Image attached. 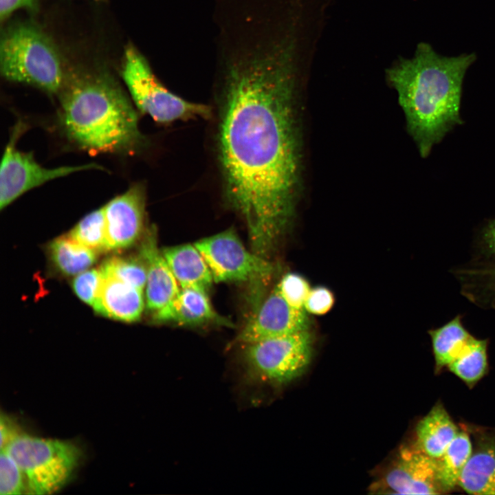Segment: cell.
I'll list each match as a JSON object with an SVG mask.
<instances>
[{"label": "cell", "instance_id": "16", "mask_svg": "<svg viewBox=\"0 0 495 495\" xmlns=\"http://www.w3.org/2000/svg\"><path fill=\"white\" fill-rule=\"evenodd\" d=\"M458 485L469 494L495 495V434L476 441Z\"/></svg>", "mask_w": 495, "mask_h": 495}, {"label": "cell", "instance_id": "23", "mask_svg": "<svg viewBox=\"0 0 495 495\" xmlns=\"http://www.w3.org/2000/svg\"><path fill=\"white\" fill-rule=\"evenodd\" d=\"M447 367L468 386L475 384L487 369V340L474 336Z\"/></svg>", "mask_w": 495, "mask_h": 495}, {"label": "cell", "instance_id": "20", "mask_svg": "<svg viewBox=\"0 0 495 495\" xmlns=\"http://www.w3.org/2000/svg\"><path fill=\"white\" fill-rule=\"evenodd\" d=\"M428 333L437 370L448 366L474 337L463 326L460 315L440 327L430 329Z\"/></svg>", "mask_w": 495, "mask_h": 495}, {"label": "cell", "instance_id": "19", "mask_svg": "<svg viewBox=\"0 0 495 495\" xmlns=\"http://www.w3.org/2000/svg\"><path fill=\"white\" fill-rule=\"evenodd\" d=\"M51 263L60 274L78 275L97 260L98 252L82 245L67 234L54 239L47 247Z\"/></svg>", "mask_w": 495, "mask_h": 495}, {"label": "cell", "instance_id": "24", "mask_svg": "<svg viewBox=\"0 0 495 495\" xmlns=\"http://www.w3.org/2000/svg\"><path fill=\"white\" fill-rule=\"evenodd\" d=\"M98 253L108 251L104 206L85 216L67 234Z\"/></svg>", "mask_w": 495, "mask_h": 495}, {"label": "cell", "instance_id": "2", "mask_svg": "<svg viewBox=\"0 0 495 495\" xmlns=\"http://www.w3.org/2000/svg\"><path fill=\"white\" fill-rule=\"evenodd\" d=\"M473 53L445 56L420 43L412 57L400 58L386 70L406 117L408 133L425 157L455 126L461 124L460 104L466 71Z\"/></svg>", "mask_w": 495, "mask_h": 495}, {"label": "cell", "instance_id": "7", "mask_svg": "<svg viewBox=\"0 0 495 495\" xmlns=\"http://www.w3.org/2000/svg\"><path fill=\"white\" fill-rule=\"evenodd\" d=\"M243 362L251 381L271 386L287 384L307 369L312 355L308 330L243 344Z\"/></svg>", "mask_w": 495, "mask_h": 495}, {"label": "cell", "instance_id": "17", "mask_svg": "<svg viewBox=\"0 0 495 495\" xmlns=\"http://www.w3.org/2000/svg\"><path fill=\"white\" fill-rule=\"evenodd\" d=\"M162 252L180 288L206 291L212 285L210 268L195 244L170 247Z\"/></svg>", "mask_w": 495, "mask_h": 495}, {"label": "cell", "instance_id": "22", "mask_svg": "<svg viewBox=\"0 0 495 495\" xmlns=\"http://www.w3.org/2000/svg\"><path fill=\"white\" fill-rule=\"evenodd\" d=\"M460 279L463 291L472 302L495 308V263L464 269Z\"/></svg>", "mask_w": 495, "mask_h": 495}, {"label": "cell", "instance_id": "9", "mask_svg": "<svg viewBox=\"0 0 495 495\" xmlns=\"http://www.w3.org/2000/svg\"><path fill=\"white\" fill-rule=\"evenodd\" d=\"M24 126L19 123L14 129L5 148L0 169V209L7 207L25 192L50 180L89 169H100L96 164L67 166L53 168L39 164L32 153L16 147Z\"/></svg>", "mask_w": 495, "mask_h": 495}, {"label": "cell", "instance_id": "31", "mask_svg": "<svg viewBox=\"0 0 495 495\" xmlns=\"http://www.w3.org/2000/svg\"><path fill=\"white\" fill-rule=\"evenodd\" d=\"M481 239L485 250L495 260V219L484 228ZM493 262L495 263V261Z\"/></svg>", "mask_w": 495, "mask_h": 495}, {"label": "cell", "instance_id": "13", "mask_svg": "<svg viewBox=\"0 0 495 495\" xmlns=\"http://www.w3.org/2000/svg\"><path fill=\"white\" fill-rule=\"evenodd\" d=\"M145 236L139 255L146 265L145 303L152 316L173 300L181 288L162 252L157 248L155 228L148 229Z\"/></svg>", "mask_w": 495, "mask_h": 495}, {"label": "cell", "instance_id": "11", "mask_svg": "<svg viewBox=\"0 0 495 495\" xmlns=\"http://www.w3.org/2000/svg\"><path fill=\"white\" fill-rule=\"evenodd\" d=\"M145 206V188L138 183L104 206L108 251L130 248L142 236Z\"/></svg>", "mask_w": 495, "mask_h": 495}, {"label": "cell", "instance_id": "5", "mask_svg": "<svg viewBox=\"0 0 495 495\" xmlns=\"http://www.w3.org/2000/svg\"><path fill=\"white\" fill-rule=\"evenodd\" d=\"M5 450L20 467L29 494H49L64 486L78 465L81 450L70 441L18 434Z\"/></svg>", "mask_w": 495, "mask_h": 495}, {"label": "cell", "instance_id": "15", "mask_svg": "<svg viewBox=\"0 0 495 495\" xmlns=\"http://www.w3.org/2000/svg\"><path fill=\"white\" fill-rule=\"evenodd\" d=\"M144 305V289L102 274V284L93 307L97 314L122 322H133L140 319Z\"/></svg>", "mask_w": 495, "mask_h": 495}, {"label": "cell", "instance_id": "28", "mask_svg": "<svg viewBox=\"0 0 495 495\" xmlns=\"http://www.w3.org/2000/svg\"><path fill=\"white\" fill-rule=\"evenodd\" d=\"M102 281V273L100 268L87 270L74 278L72 289L82 302L94 307Z\"/></svg>", "mask_w": 495, "mask_h": 495}, {"label": "cell", "instance_id": "25", "mask_svg": "<svg viewBox=\"0 0 495 495\" xmlns=\"http://www.w3.org/2000/svg\"><path fill=\"white\" fill-rule=\"evenodd\" d=\"M100 268L104 276H113L138 288L145 289L147 269L140 255L138 257H111Z\"/></svg>", "mask_w": 495, "mask_h": 495}, {"label": "cell", "instance_id": "30", "mask_svg": "<svg viewBox=\"0 0 495 495\" xmlns=\"http://www.w3.org/2000/svg\"><path fill=\"white\" fill-rule=\"evenodd\" d=\"M37 0H0V17L6 19L16 10L21 8H33Z\"/></svg>", "mask_w": 495, "mask_h": 495}, {"label": "cell", "instance_id": "14", "mask_svg": "<svg viewBox=\"0 0 495 495\" xmlns=\"http://www.w3.org/2000/svg\"><path fill=\"white\" fill-rule=\"evenodd\" d=\"M151 317L157 323L186 326L217 323L232 326L229 320L215 311L206 291L195 288H181L173 300Z\"/></svg>", "mask_w": 495, "mask_h": 495}, {"label": "cell", "instance_id": "29", "mask_svg": "<svg viewBox=\"0 0 495 495\" xmlns=\"http://www.w3.org/2000/svg\"><path fill=\"white\" fill-rule=\"evenodd\" d=\"M332 292L324 287L311 289L306 298L304 309L309 314L323 315L330 311L334 304Z\"/></svg>", "mask_w": 495, "mask_h": 495}, {"label": "cell", "instance_id": "1", "mask_svg": "<svg viewBox=\"0 0 495 495\" xmlns=\"http://www.w3.org/2000/svg\"><path fill=\"white\" fill-rule=\"evenodd\" d=\"M216 60L224 193L243 219L254 252L265 257L292 220L299 194L296 99L310 60L287 42L248 36L219 45Z\"/></svg>", "mask_w": 495, "mask_h": 495}, {"label": "cell", "instance_id": "27", "mask_svg": "<svg viewBox=\"0 0 495 495\" xmlns=\"http://www.w3.org/2000/svg\"><path fill=\"white\" fill-rule=\"evenodd\" d=\"M285 301L296 309H303L311 289L307 281L301 276L289 273L285 275L276 287Z\"/></svg>", "mask_w": 495, "mask_h": 495}, {"label": "cell", "instance_id": "3", "mask_svg": "<svg viewBox=\"0 0 495 495\" xmlns=\"http://www.w3.org/2000/svg\"><path fill=\"white\" fill-rule=\"evenodd\" d=\"M59 93L64 131L81 148L92 153H129L142 143L136 111L108 75L70 76Z\"/></svg>", "mask_w": 495, "mask_h": 495}, {"label": "cell", "instance_id": "32", "mask_svg": "<svg viewBox=\"0 0 495 495\" xmlns=\"http://www.w3.org/2000/svg\"><path fill=\"white\" fill-rule=\"evenodd\" d=\"M1 430V450L5 448L8 443L16 435L14 431L12 429L11 422L8 420V418L3 417V415L1 417L0 424Z\"/></svg>", "mask_w": 495, "mask_h": 495}, {"label": "cell", "instance_id": "8", "mask_svg": "<svg viewBox=\"0 0 495 495\" xmlns=\"http://www.w3.org/2000/svg\"><path fill=\"white\" fill-rule=\"evenodd\" d=\"M194 244L203 255L216 283H260L272 274V264L265 257L249 252L232 228Z\"/></svg>", "mask_w": 495, "mask_h": 495}, {"label": "cell", "instance_id": "21", "mask_svg": "<svg viewBox=\"0 0 495 495\" xmlns=\"http://www.w3.org/2000/svg\"><path fill=\"white\" fill-rule=\"evenodd\" d=\"M469 435L459 431L444 453L436 460L437 479L441 493L454 490L458 485L463 470L472 452Z\"/></svg>", "mask_w": 495, "mask_h": 495}, {"label": "cell", "instance_id": "12", "mask_svg": "<svg viewBox=\"0 0 495 495\" xmlns=\"http://www.w3.org/2000/svg\"><path fill=\"white\" fill-rule=\"evenodd\" d=\"M308 326L305 310L289 305L275 287L239 332L236 341L243 345L308 330Z\"/></svg>", "mask_w": 495, "mask_h": 495}, {"label": "cell", "instance_id": "6", "mask_svg": "<svg viewBox=\"0 0 495 495\" xmlns=\"http://www.w3.org/2000/svg\"><path fill=\"white\" fill-rule=\"evenodd\" d=\"M122 76L139 111L160 124L208 119L212 116L210 107L186 100L168 90L155 76L146 58L133 45L125 51Z\"/></svg>", "mask_w": 495, "mask_h": 495}, {"label": "cell", "instance_id": "10", "mask_svg": "<svg viewBox=\"0 0 495 495\" xmlns=\"http://www.w3.org/2000/svg\"><path fill=\"white\" fill-rule=\"evenodd\" d=\"M378 493L397 494H441L436 472V460L415 444L403 447L385 475L373 485Z\"/></svg>", "mask_w": 495, "mask_h": 495}, {"label": "cell", "instance_id": "18", "mask_svg": "<svg viewBox=\"0 0 495 495\" xmlns=\"http://www.w3.org/2000/svg\"><path fill=\"white\" fill-rule=\"evenodd\" d=\"M457 426L440 403L418 423L415 445L433 459L440 457L459 433Z\"/></svg>", "mask_w": 495, "mask_h": 495}, {"label": "cell", "instance_id": "4", "mask_svg": "<svg viewBox=\"0 0 495 495\" xmlns=\"http://www.w3.org/2000/svg\"><path fill=\"white\" fill-rule=\"evenodd\" d=\"M0 64L5 78L50 94L59 93L66 78L53 43L31 25H15L2 34Z\"/></svg>", "mask_w": 495, "mask_h": 495}, {"label": "cell", "instance_id": "26", "mask_svg": "<svg viewBox=\"0 0 495 495\" xmlns=\"http://www.w3.org/2000/svg\"><path fill=\"white\" fill-rule=\"evenodd\" d=\"M23 490H26V485L20 467L5 450H1L0 494H21Z\"/></svg>", "mask_w": 495, "mask_h": 495}]
</instances>
